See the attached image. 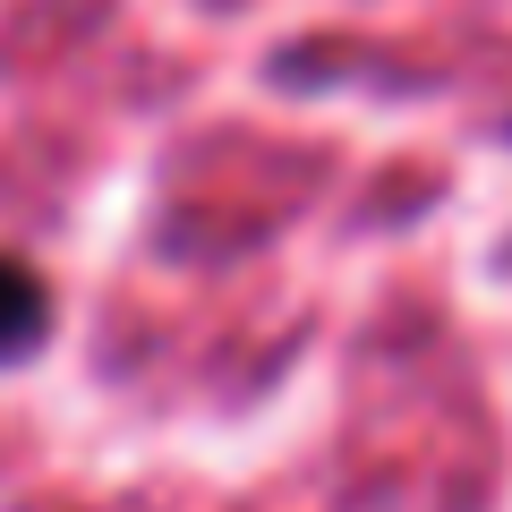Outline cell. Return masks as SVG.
Instances as JSON below:
<instances>
[{
	"mask_svg": "<svg viewBox=\"0 0 512 512\" xmlns=\"http://www.w3.org/2000/svg\"><path fill=\"white\" fill-rule=\"evenodd\" d=\"M43 333H52V291L26 256L0 248V359H26Z\"/></svg>",
	"mask_w": 512,
	"mask_h": 512,
	"instance_id": "cell-1",
	"label": "cell"
}]
</instances>
